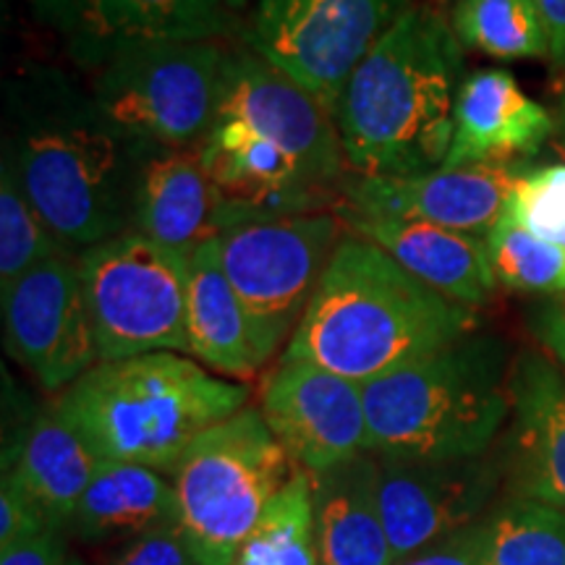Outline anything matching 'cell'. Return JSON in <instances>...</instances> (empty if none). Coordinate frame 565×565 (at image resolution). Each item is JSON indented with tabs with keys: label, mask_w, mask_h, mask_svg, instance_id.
<instances>
[{
	"label": "cell",
	"mask_w": 565,
	"mask_h": 565,
	"mask_svg": "<svg viewBox=\"0 0 565 565\" xmlns=\"http://www.w3.org/2000/svg\"><path fill=\"white\" fill-rule=\"evenodd\" d=\"M152 147L116 126L68 74L30 66L6 84L3 160L71 254L131 231Z\"/></svg>",
	"instance_id": "1"
},
{
	"label": "cell",
	"mask_w": 565,
	"mask_h": 565,
	"mask_svg": "<svg viewBox=\"0 0 565 565\" xmlns=\"http://www.w3.org/2000/svg\"><path fill=\"white\" fill-rule=\"evenodd\" d=\"M228 204L246 217L335 212L349 175L333 113L263 55L236 45L215 121L200 147Z\"/></svg>",
	"instance_id": "2"
},
{
	"label": "cell",
	"mask_w": 565,
	"mask_h": 565,
	"mask_svg": "<svg viewBox=\"0 0 565 565\" xmlns=\"http://www.w3.org/2000/svg\"><path fill=\"white\" fill-rule=\"evenodd\" d=\"M466 76L450 13L414 3L353 68L333 108L349 173L406 179L443 168Z\"/></svg>",
	"instance_id": "3"
},
{
	"label": "cell",
	"mask_w": 565,
	"mask_h": 565,
	"mask_svg": "<svg viewBox=\"0 0 565 565\" xmlns=\"http://www.w3.org/2000/svg\"><path fill=\"white\" fill-rule=\"evenodd\" d=\"M477 312L404 270L359 233H343L282 359L366 385L477 333Z\"/></svg>",
	"instance_id": "4"
},
{
	"label": "cell",
	"mask_w": 565,
	"mask_h": 565,
	"mask_svg": "<svg viewBox=\"0 0 565 565\" xmlns=\"http://www.w3.org/2000/svg\"><path fill=\"white\" fill-rule=\"evenodd\" d=\"M246 406L244 383L173 351L97 362L53 404L103 461L168 477L207 429Z\"/></svg>",
	"instance_id": "5"
},
{
	"label": "cell",
	"mask_w": 565,
	"mask_h": 565,
	"mask_svg": "<svg viewBox=\"0 0 565 565\" xmlns=\"http://www.w3.org/2000/svg\"><path fill=\"white\" fill-rule=\"evenodd\" d=\"M508 349L471 333L364 385L366 450L404 461L487 456L511 416Z\"/></svg>",
	"instance_id": "6"
},
{
	"label": "cell",
	"mask_w": 565,
	"mask_h": 565,
	"mask_svg": "<svg viewBox=\"0 0 565 565\" xmlns=\"http://www.w3.org/2000/svg\"><path fill=\"white\" fill-rule=\"evenodd\" d=\"M296 469L259 408L246 406L207 429L171 477L192 565H231Z\"/></svg>",
	"instance_id": "7"
},
{
	"label": "cell",
	"mask_w": 565,
	"mask_h": 565,
	"mask_svg": "<svg viewBox=\"0 0 565 565\" xmlns=\"http://www.w3.org/2000/svg\"><path fill=\"white\" fill-rule=\"evenodd\" d=\"M231 51L221 40L124 47L92 71V95L131 137L200 150L221 108Z\"/></svg>",
	"instance_id": "8"
},
{
	"label": "cell",
	"mask_w": 565,
	"mask_h": 565,
	"mask_svg": "<svg viewBox=\"0 0 565 565\" xmlns=\"http://www.w3.org/2000/svg\"><path fill=\"white\" fill-rule=\"evenodd\" d=\"M100 362L189 353L186 299L192 257L137 231L76 254Z\"/></svg>",
	"instance_id": "9"
},
{
	"label": "cell",
	"mask_w": 565,
	"mask_h": 565,
	"mask_svg": "<svg viewBox=\"0 0 565 565\" xmlns=\"http://www.w3.org/2000/svg\"><path fill=\"white\" fill-rule=\"evenodd\" d=\"M343 236L338 212L246 217L217 238L259 362L288 345Z\"/></svg>",
	"instance_id": "10"
},
{
	"label": "cell",
	"mask_w": 565,
	"mask_h": 565,
	"mask_svg": "<svg viewBox=\"0 0 565 565\" xmlns=\"http://www.w3.org/2000/svg\"><path fill=\"white\" fill-rule=\"evenodd\" d=\"M414 3L419 0H254L238 34L333 113L353 68Z\"/></svg>",
	"instance_id": "11"
},
{
	"label": "cell",
	"mask_w": 565,
	"mask_h": 565,
	"mask_svg": "<svg viewBox=\"0 0 565 565\" xmlns=\"http://www.w3.org/2000/svg\"><path fill=\"white\" fill-rule=\"evenodd\" d=\"M6 351L47 393H63L100 362L74 254L45 259L0 291Z\"/></svg>",
	"instance_id": "12"
},
{
	"label": "cell",
	"mask_w": 565,
	"mask_h": 565,
	"mask_svg": "<svg viewBox=\"0 0 565 565\" xmlns=\"http://www.w3.org/2000/svg\"><path fill=\"white\" fill-rule=\"evenodd\" d=\"M259 412L294 463L312 477L370 454L364 385L315 362L280 359Z\"/></svg>",
	"instance_id": "13"
},
{
	"label": "cell",
	"mask_w": 565,
	"mask_h": 565,
	"mask_svg": "<svg viewBox=\"0 0 565 565\" xmlns=\"http://www.w3.org/2000/svg\"><path fill=\"white\" fill-rule=\"evenodd\" d=\"M377 461L380 508L395 561L477 526L503 475L487 456L458 461Z\"/></svg>",
	"instance_id": "14"
},
{
	"label": "cell",
	"mask_w": 565,
	"mask_h": 565,
	"mask_svg": "<svg viewBox=\"0 0 565 565\" xmlns=\"http://www.w3.org/2000/svg\"><path fill=\"white\" fill-rule=\"evenodd\" d=\"M529 171V162L511 166L437 168L406 179H366L349 173L338 210L366 217L433 223L440 228L487 238Z\"/></svg>",
	"instance_id": "15"
},
{
	"label": "cell",
	"mask_w": 565,
	"mask_h": 565,
	"mask_svg": "<svg viewBox=\"0 0 565 565\" xmlns=\"http://www.w3.org/2000/svg\"><path fill=\"white\" fill-rule=\"evenodd\" d=\"M505 469L515 498L565 513V377L540 353L513 370Z\"/></svg>",
	"instance_id": "16"
},
{
	"label": "cell",
	"mask_w": 565,
	"mask_h": 565,
	"mask_svg": "<svg viewBox=\"0 0 565 565\" xmlns=\"http://www.w3.org/2000/svg\"><path fill=\"white\" fill-rule=\"evenodd\" d=\"M553 129L550 110L521 89L511 71H471L458 95L456 131L443 168L526 162Z\"/></svg>",
	"instance_id": "17"
},
{
	"label": "cell",
	"mask_w": 565,
	"mask_h": 565,
	"mask_svg": "<svg viewBox=\"0 0 565 565\" xmlns=\"http://www.w3.org/2000/svg\"><path fill=\"white\" fill-rule=\"evenodd\" d=\"M228 204L204 168L200 150L152 147L141 166L131 231L192 254L228 228Z\"/></svg>",
	"instance_id": "18"
},
{
	"label": "cell",
	"mask_w": 565,
	"mask_h": 565,
	"mask_svg": "<svg viewBox=\"0 0 565 565\" xmlns=\"http://www.w3.org/2000/svg\"><path fill=\"white\" fill-rule=\"evenodd\" d=\"M335 212L345 228L377 244L424 286L463 307H482L498 286L484 238L433 223L366 217L349 210Z\"/></svg>",
	"instance_id": "19"
},
{
	"label": "cell",
	"mask_w": 565,
	"mask_h": 565,
	"mask_svg": "<svg viewBox=\"0 0 565 565\" xmlns=\"http://www.w3.org/2000/svg\"><path fill=\"white\" fill-rule=\"evenodd\" d=\"M231 24L228 0H89L68 51L76 63L95 71L124 47L221 40Z\"/></svg>",
	"instance_id": "20"
},
{
	"label": "cell",
	"mask_w": 565,
	"mask_h": 565,
	"mask_svg": "<svg viewBox=\"0 0 565 565\" xmlns=\"http://www.w3.org/2000/svg\"><path fill=\"white\" fill-rule=\"evenodd\" d=\"M320 565H393L380 508V461L362 454L312 477Z\"/></svg>",
	"instance_id": "21"
},
{
	"label": "cell",
	"mask_w": 565,
	"mask_h": 565,
	"mask_svg": "<svg viewBox=\"0 0 565 565\" xmlns=\"http://www.w3.org/2000/svg\"><path fill=\"white\" fill-rule=\"evenodd\" d=\"M179 494L168 475L137 463L103 461L71 513L68 532L87 542H129L179 524Z\"/></svg>",
	"instance_id": "22"
},
{
	"label": "cell",
	"mask_w": 565,
	"mask_h": 565,
	"mask_svg": "<svg viewBox=\"0 0 565 565\" xmlns=\"http://www.w3.org/2000/svg\"><path fill=\"white\" fill-rule=\"evenodd\" d=\"M186 335V356L196 359L221 377L246 380L263 366L254 351L242 301L223 270L217 242L204 244L192 254Z\"/></svg>",
	"instance_id": "23"
},
{
	"label": "cell",
	"mask_w": 565,
	"mask_h": 565,
	"mask_svg": "<svg viewBox=\"0 0 565 565\" xmlns=\"http://www.w3.org/2000/svg\"><path fill=\"white\" fill-rule=\"evenodd\" d=\"M100 463L103 458L92 445L51 406L26 427L11 469L3 475L13 477V482L61 529L68 524Z\"/></svg>",
	"instance_id": "24"
},
{
	"label": "cell",
	"mask_w": 565,
	"mask_h": 565,
	"mask_svg": "<svg viewBox=\"0 0 565 565\" xmlns=\"http://www.w3.org/2000/svg\"><path fill=\"white\" fill-rule=\"evenodd\" d=\"M231 565H320L309 471L296 469L291 482L265 508Z\"/></svg>",
	"instance_id": "25"
},
{
	"label": "cell",
	"mask_w": 565,
	"mask_h": 565,
	"mask_svg": "<svg viewBox=\"0 0 565 565\" xmlns=\"http://www.w3.org/2000/svg\"><path fill=\"white\" fill-rule=\"evenodd\" d=\"M450 24L463 47L498 61L550 55V40L536 0H461L450 9Z\"/></svg>",
	"instance_id": "26"
},
{
	"label": "cell",
	"mask_w": 565,
	"mask_h": 565,
	"mask_svg": "<svg viewBox=\"0 0 565 565\" xmlns=\"http://www.w3.org/2000/svg\"><path fill=\"white\" fill-rule=\"evenodd\" d=\"M484 565H565V513L515 498L479 524Z\"/></svg>",
	"instance_id": "27"
},
{
	"label": "cell",
	"mask_w": 565,
	"mask_h": 565,
	"mask_svg": "<svg viewBox=\"0 0 565 565\" xmlns=\"http://www.w3.org/2000/svg\"><path fill=\"white\" fill-rule=\"evenodd\" d=\"M494 280L524 294H565V249L534 236L511 207L487 233Z\"/></svg>",
	"instance_id": "28"
},
{
	"label": "cell",
	"mask_w": 565,
	"mask_h": 565,
	"mask_svg": "<svg viewBox=\"0 0 565 565\" xmlns=\"http://www.w3.org/2000/svg\"><path fill=\"white\" fill-rule=\"evenodd\" d=\"M61 254L71 252L42 221L17 171L0 160V291L13 286L32 267Z\"/></svg>",
	"instance_id": "29"
},
{
	"label": "cell",
	"mask_w": 565,
	"mask_h": 565,
	"mask_svg": "<svg viewBox=\"0 0 565 565\" xmlns=\"http://www.w3.org/2000/svg\"><path fill=\"white\" fill-rule=\"evenodd\" d=\"M508 207L534 236L565 249V166L529 171L515 186Z\"/></svg>",
	"instance_id": "30"
},
{
	"label": "cell",
	"mask_w": 565,
	"mask_h": 565,
	"mask_svg": "<svg viewBox=\"0 0 565 565\" xmlns=\"http://www.w3.org/2000/svg\"><path fill=\"white\" fill-rule=\"evenodd\" d=\"M51 529H58L47 519V513L34 503L21 487L13 482V477L3 475L0 484V550L19 545V542L32 540Z\"/></svg>",
	"instance_id": "31"
},
{
	"label": "cell",
	"mask_w": 565,
	"mask_h": 565,
	"mask_svg": "<svg viewBox=\"0 0 565 565\" xmlns=\"http://www.w3.org/2000/svg\"><path fill=\"white\" fill-rule=\"evenodd\" d=\"M105 565H192V557L181 524H173L124 542Z\"/></svg>",
	"instance_id": "32"
},
{
	"label": "cell",
	"mask_w": 565,
	"mask_h": 565,
	"mask_svg": "<svg viewBox=\"0 0 565 565\" xmlns=\"http://www.w3.org/2000/svg\"><path fill=\"white\" fill-rule=\"evenodd\" d=\"M393 565H484L482 561V532L479 524L466 532L435 542V545L416 550V553L401 557Z\"/></svg>",
	"instance_id": "33"
},
{
	"label": "cell",
	"mask_w": 565,
	"mask_h": 565,
	"mask_svg": "<svg viewBox=\"0 0 565 565\" xmlns=\"http://www.w3.org/2000/svg\"><path fill=\"white\" fill-rule=\"evenodd\" d=\"M66 550L58 536V529L19 542V545L0 550V565H66Z\"/></svg>",
	"instance_id": "34"
},
{
	"label": "cell",
	"mask_w": 565,
	"mask_h": 565,
	"mask_svg": "<svg viewBox=\"0 0 565 565\" xmlns=\"http://www.w3.org/2000/svg\"><path fill=\"white\" fill-rule=\"evenodd\" d=\"M529 328L545 349L565 366V299H550L529 315Z\"/></svg>",
	"instance_id": "35"
},
{
	"label": "cell",
	"mask_w": 565,
	"mask_h": 565,
	"mask_svg": "<svg viewBox=\"0 0 565 565\" xmlns=\"http://www.w3.org/2000/svg\"><path fill=\"white\" fill-rule=\"evenodd\" d=\"M34 17L51 30L61 32L63 38H74L79 32L89 0H30Z\"/></svg>",
	"instance_id": "36"
},
{
	"label": "cell",
	"mask_w": 565,
	"mask_h": 565,
	"mask_svg": "<svg viewBox=\"0 0 565 565\" xmlns=\"http://www.w3.org/2000/svg\"><path fill=\"white\" fill-rule=\"evenodd\" d=\"M542 21H545L550 55L555 63L565 66V0H536Z\"/></svg>",
	"instance_id": "37"
},
{
	"label": "cell",
	"mask_w": 565,
	"mask_h": 565,
	"mask_svg": "<svg viewBox=\"0 0 565 565\" xmlns=\"http://www.w3.org/2000/svg\"><path fill=\"white\" fill-rule=\"evenodd\" d=\"M252 0H228V9L236 13V11H242V9H246V6H249Z\"/></svg>",
	"instance_id": "38"
},
{
	"label": "cell",
	"mask_w": 565,
	"mask_h": 565,
	"mask_svg": "<svg viewBox=\"0 0 565 565\" xmlns=\"http://www.w3.org/2000/svg\"><path fill=\"white\" fill-rule=\"evenodd\" d=\"M561 131H563V141H565V97H563V108H561Z\"/></svg>",
	"instance_id": "39"
},
{
	"label": "cell",
	"mask_w": 565,
	"mask_h": 565,
	"mask_svg": "<svg viewBox=\"0 0 565 565\" xmlns=\"http://www.w3.org/2000/svg\"><path fill=\"white\" fill-rule=\"evenodd\" d=\"M456 3H461V0H443V6H448V9H454Z\"/></svg>",
	"instance_id": "40"
},
{
	"label": "cell",
	"mask_w": 565,
	"mask_h": 565,
	"mask_svg": "<svg viewBox=\"0 0 565 565\" xmlns=\"http://www.w3.org/2000/svg\"><path fill=\"white\" fill-rule=\"evenodd\" d=\"M66 565H82V563H76V561H68Z\"/></svg>",
	"instance_id": "41"
}]
</instances>
